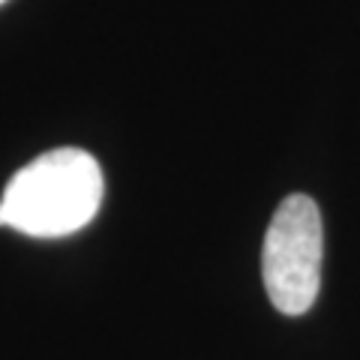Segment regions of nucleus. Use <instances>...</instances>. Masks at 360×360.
<instances>
[{"label":"nucleus","mask_w":360,"mask_h":360,"mask_svg":"<svg viewBox=\"0 0 360 360\" xmlns=\"http://www.w3.org/2000/svg\"><path fill=\"white\" fill-rule=\"evenodd\" d=\"M105 180L82 148H58L30 160L0 195V225L30 238H66L94 222Z\"/></svg>","instance_id":"f257e3e1"},{"label":"nucleus","mask_w":360,"mask_h":360,"mask_svg":"<svg viewBox=\"0 0 360 360\" xmlns=\"http://www.w3.org/2000/svg\"><path fill=\"white\" fill-rule=\"evenodd\" d=\"M324 225L319 205L295 193L274 210L262 246V276L270 303L283 315L312 309L321 288Z\"/></svg>","instance_id":"f03ea898"},{"label":"nucleus","mask_w":360,"mask_h":360,"mask_svg":"<svg viewBox=\"0 0 360 360\" xmlns=\"http://www.w3.org/2000/svg\"><path fill=\"white\" fill-rule=\"evenodd\" d=\"M4 4H6V0H0V6H4Z\"/></svg>","instance_id":"7ed1b4c3"}]
</instances>
